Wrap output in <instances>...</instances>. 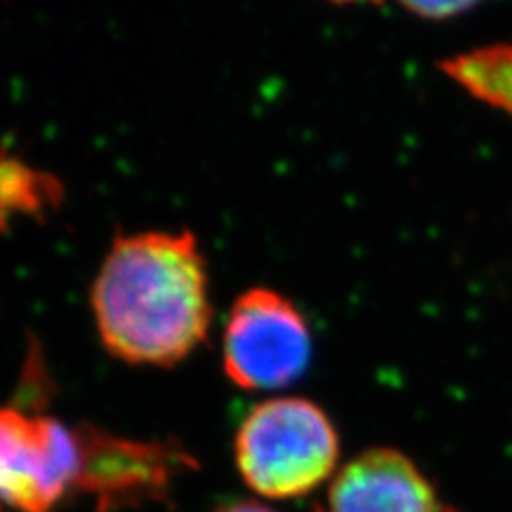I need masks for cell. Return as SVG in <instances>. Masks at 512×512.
Listing matches in <instances>:
<instances>
[{
  "mask_svg": "<svg viewBox=\"0 0 512 512\" xmlns=\"http://www.w3.org/2000/svg\"><path fill=\"white\" fill-rule=\"evenodd\" d=\"M90 299L105 348L133 365L184 361L205 342L214 316L205 259L190 231L120 235Z\"/></svg>",
  "mask_w": 512,
  "mask_h": 512,
  "instance_id": "6da1fadb",
  "label": "cell"
},
{
  "mask_svg": "<svg viewBox=\"0 0 512 512\" xmlns=\"http://www.w3.org/2000/svg\"><path fill=\"white\" fill-rule=\"evenodd\" d=\"M340 442L329 416L301 397L256 406L237 431L235 461L246 485L265 498H301L331 476Z\"/></svg>",
  "mask_w": 512,
  "mask_h": 512,
  "instance_id": "7a4b0ae2",
  "label": "cell"
},
{
  "mask_svg": "<svg viewBox=\"0 0 512 512\" xmlns=\"http://www.w3.org/2000/svg\"><path fill=\"white\" fill-rule=\"evenodd\" d=\"M84 446L54 416L0 408V502L20 512H52L79 487Z\"/></svg>",
  "mask_w": 512,
  "mask_h": 512,
  "instance_id": "3957f363",
  "label": "cell"
},
{
  "mask_svg": "<svg viewBox=\"0 0 512 512\" xmlns=\"http://www.w3.org/2000/svg\"><path fill=\"white\" fill-rule=\"evenodd\" d=\"M312 338L306 318L269 288L239 295L224 329V372L246 391L282 389L308 370Z\"/></svg>",
  "mask_w": 512,
  "mask_h": 512,
  "instance_id": "277c9868",
  "label": "cell"
},
{
  "mask_svg": "<svg viewBox=\"0 0 512 512\" xmlns=\"http://www.w3.org/2000/svg\"><path fill=\"white\" fill-rule=\"evenodd\" d=\"M84 470L79 487L96 495L101 508L137 504L165 495L188 457L171 446L128 442L94 427H82Z\"/></svg>",
  "mask_w": 512,
  "mask_h": 512,
  "instance_id": "5b68a950",
  "label": "cell"
},
{
  "mask_svg": "<svg viewBox=\"0 0 512 512\" xmlns=\"http://www.w3.org/2000/svg\"><path fill=\"white\" fill-rule=\"evenodd\" d=\"M436 491L414 463L393 448H372L333 480L329 512H440Z\"/></svg>",
  "mask_w": 512,
  "mask_h": 512,
  "instance_id": "8992f818",
  "label": "cell"
},
{
  "mask_svg": "<svg viewBox=\"0 0 512 512\" xmlns=\"http://www.w3.org/2000/svg\"><path fill=\"white\" fill-rule=\"evenodd\" d=\"M440 69L476 101L512 116V41L446 58Z\"/></svg>",
  "mask_w": 512,
  "mask_h": 512,
  "instance_id": "52a82bcc",
  "label": "cell"
},
{
  "mask_svg": "<svg viewBox=\"0 0 512 512\" xmlns=\"http://www.w3.org/2000/svg\"><path fill=\"white\" fill-rule=\"evenodd\" d=\"M397 3L425 20H451L468 13L483 0H397Z\"/></svg>",
  "mask_w": 512,
  "mask_h": 512,
  "instance_id": "ba28073f",
  "label": "cell"
},
{
  "mask_svg": "<svg viewBox=\"0 0 512 512\" xmlns=\"http://www.w3.org/2000/svg\"><path fill=\"white\" fill-rule=\"evenodd\" d=\"M218 512H274V510L267 508V506L256 504V502H242V504H233V506L222 508Z\"/></svg>",
  "mask_w": 512,
  "mask_h": 512,
  "instance_id": "9c48e42d",
  "label": "cell"
},
{
  "mask_svg": "<svg viewBox=\"0 0 512 512\" xmlns=\"http://www.w3.org/2000/svg\"><path fill=\"white\" fill-rule=\"evenodd\" d=\"M335 5H355V3H365V0H331ZM367 3H380V0H367Z\"/></svg>",
  "mask_w": 512,
  "mask_h": 512,
  "instance_id": "30bf717a",
  "label": "cell"
},
{
  "mask_svg": "<svg viewBox=\"0 0 512 512\" xmlns=\"http://www.w3.org/2000/svg\"><path fill=\"white\" fill-rule=\"evenodd\" d=\"M316 512H325V510H320V508H316ZM440 512H457V510H453V508H444L442 506V510Z\"/></svg>",
  "mask_w": 512,
  "mask_h": 512,
  "instance_id": "8fae6325",
  "label": "cell"
}]
</instances>
